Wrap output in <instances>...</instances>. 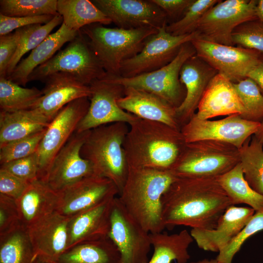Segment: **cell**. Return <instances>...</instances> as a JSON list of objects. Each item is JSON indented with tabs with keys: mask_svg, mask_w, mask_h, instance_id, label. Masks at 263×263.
<instances>
[{
	"mask_svg": "<svg viewBox=\"0 0 263 263\" xmlns=\"http://www.w3.org/2000/svg\"><path fill=\"white\" fill-rule=\"evenodd\" d=\"M219 0H193L182 18L167 24V32L173 36H182L196 32L198 24L205 13Z\"/></svg>",
	"mask_w": 263,
	"mask_h": 263,
	"instance_id": "38",
	"label": "cell"
},
{
	"mask_svg": "<svg viewBox=\"0 0 263 263\" xmlns=\"http://www.w3.org/2000/svg\"><path fill=\"white\" fill-rule=\"evenodd\" d=\"M233 206L218 177H177L161 198V216L165 228L183 225L211 230Z\"/></svg>",
	"mask_w": 263,
	"mask_h": 263,
	"instance_id": "1",
	"label": "cell"
},
{
	"mask_svg": "<svg viewBox=\"0 0 263 263\" xmlns=\"http://www.w3.org/2000/svg\"><path fill=\"white\" fill-rule=\"evenodd\" d=\"M255 211L250 207L231 206L221 217L214 229L192 228L190 233L200 249L219 252L245 226Z\"/></svg>",
	"mask_w": 263,
	"mask_h": 263,
	"instance_id": "22",
	"label": "cell"
},
{
	"mask_svg": "<svg viewBox=\"0 0 263 263\" xmlns=\"http://www.w3.org/2000/svg\"><path fill=\"white\" fill-rule=\"evenodd\" d=\"M254 135L259 141L263 143V120L260 122V126Z\"/></svg>",
	"mask_w": 263,
	"mask_h": 263,
	"instance_id": "51",
	"label": "cell"
},
{
	"mask_svg": "<svg viewBox=\"0 0 263 263\" xmlns=\"http://www.w3.org/2000/svg\"><path fill=\"white\" fill-rule=\"evenodd\" d=\"M29 183L38 179V161L37 152L27 157L0 164V168Z\"/></svg>",
	"mask_w": 263,
	"mask_h": 263,
	"instance_id": "43",
	"label": "cell"
},
{
	"mask_svg": "<svg viewBox=\"0 0 263 263\" xmlns=\"http://www.w3.org/2000/svg\"><path fill=\"white\" fill-rule=\"evenodd\" d=\"M35 260L27 227L23 225L0 236V263H33Z\"/></svg>",
	"mask_w": 263,
	"mask_h": 263,
	"instance_id": "33",
	"label": "cell"
},
{
	"mask_svg": "<svg viewBox=\"0 0 263 263\" xmlns=\"http://www.w3.org/2000/svg\"><path fill=\"white\" fill-rule=\"evenodd\" d=\"M127 123L116 122L90 130L81 149V156L93 166L96 175L111 180L121 192L129 166L123 144L129 131Z\"/></svg>",
	"mask_w": 263,
	"mask_h": 263,
	"instance_id": "4",
	"label": "cell"
},
{
	"mask_svg": "<svg viewBox=\"0 0 263 263\" xmlns=\"http://www.w3.org/2000/svg\"><path fill=\"white\" fill-rule=\"evenodd\" d=\"M42 94V91L36 87L23 88L6 77H0V111L32 109Z\"/></svg>",
	"mask_w": 263,
	"mask_h": 263,
	"instance_id": "35",
	"label": "cell"
},
{
	"mask_svg": "<svg viewBox=\"0 0 263 263\" xmlns=\"http://www.w3.org/2000/svg\"><path fill=\"white\" fill-rule=\"evenodd\" d=\"M240 162L239 149L233 145L202 140L186 143L170 170L177 177H219Z\"/></svg>",
	"mask_w": 263,
	"mask_h": 263,
	"instance_id": "6",
	"label": "cell"
},
{
	"mask_svg": "<svg viewBox=\"0 0 263 263\" xmlns=\"http://www.w3.org/2000/svg\"><path fill=\"white\" fill-rule=\"evenodd\" d=\"M117 27L158 29L167 25L165 13L151 0H93Z\"/></svg>",
	"mask_w": 263,
	"mask_h": 263,
	"instance_id": "17",
	"label": "cell"
},
{
	"mask_svg": "<svg viewBox=\"0 0 263 263\" xmlns=\"http://www.w3.org/2000/svg\"><path fill=\"white\" fill-rule=\"evenodd\" d=\"M60 201L59 193L45 182L37 179L29 184L16 201L21 223L26 227L56 211Z\"/></svg>",
	"mask_w": 263,
	"mask_h": 263,
	"instance_id": "27",
	"label": "cell"
},
{
	"mask_svg": "<svg viewBox=\"0 0 263 263\" xmlns=\"http://www.w3.org/2000/svg\"><path fill=\"white\" fill-rule=\"evenodd\" d=\"M188 263H219L216 259H204L195 262H191Z\"/></svg>",
	"mask_w": 263,
	"mask_h": 263,
	"instance_id": "52",
	"label": "cell"
},
{
	"mask_svg": "<svg viewBox=\"0 0 263 263\" xmlns=\"http://www.w3.org/2000/svg\"><path fill=\"white\" fill-rule=\"evenodd\" d=\"M30 183L0 169V193L17 201Z\"/></svg>",
	"mask_w": 263,
	"mask_h": 263,
	"instance_id": "47",
	"label": "cell"
},
{
	"mask_svg": "<svg viewBox=\"0 0 263 263\" xmlns=\"http://www.w3.org/2000/svg\"><path fill=\"white\" fill-rule=\"evenodd\" d=\"M123 144L129 167L170 170L186 143L181 130L138 118Z\"/></svg>",
	"mask_w": 263,
	"mask_h": 263,
	"instance_id": "2",
	"label": "cell"
},
{
	"mask_svg": "<svg viewBox=\"0 0 263 263\" xmlns=\"http://www.w3.org/2000/svg\"><path fill=\"white\" fill-rule=\"evenodd\" d=\"M196 55L233 83L245 77L261 60L258 52L196 38L191 41Z\"/></svg>",
	"mask_w": 263,
	"mask_h": 263,
	"instance_id": "13",
	"label": "cell"
},
{
	"mask_svg": "<svg viewBox=\"0 0 263 263\" xmlns=\"http://www.w3.org/2000/svg\"><path fill=\"white\" fill-rule=\"evenodd\" d=\"M54 16L45 15L33 17H9L0 14V36L27 26L46 24Z\"/></svg>",
	"mask_w": 263,
	"mask_h": 263,
	"instance_id": "45",
	"label": "cell"
},
{
	"mask_svg": "<svg viewBox=\"0 0 263 263\" xmlns=\"http://www.w3.org/2000/svg\"><path fill=\"white\" fill-rule=\"evenodd\" d=\"M57 0H0V14L9 17H33L58 14Z\"/></svg>",
	"mask_w": 263,
	"mask_h": 263,
	"instance_id": "37",
	"label": "cell"
},
{
	"mask_svg": "<svg viewBox=\"0 0 263 263\" xmlns=\"http://www.w3.org/2000/svg\"><path fill=\"white\" fill-rule=\"evenodd\" d=\"M59 193L60 201L56 211L71 217L116 197L119 191L110 179L94 175L80 180Z\"/></svg>",
	"mask_w": 263,
	"mask_h": 263,
	"instance_id": "18",
	"label": "cell"
},
{
	"mask_svg": "<svg viewBox=\"0 0 263 263\" xmlns=\"http://www.w3.org/2000/svg\"><path fill=\"white\" fill-rule=\"evenodd\" d=\"M79 32L69 29L62 22L56 31L48 36L28 56L20 60L7 78L25 86L28 82L29 75L36 68L50 59L63 45L73 40Z\"/></svg>",
	"mask_w": 263,
	"mask_h": 263,
	"instance_id": "26",
	"label": "cell"
},
{
	"mask_svg": "<svg viewBox=\"0 0 263 263\" xmlns=\"http://www.w3.org/2000/svg\"><path fill=\"white\" fill-rule=\"evenodd\" d=\"M62 22L63 18L58 14L46 24H34L23 27L17 51L8 65L6 78L10 76L25 54L36 48L51 34L53 29L58 25H61Z\"/></svg>",
	"mask_w": 263,
	"mask_h": 263,
	"instance_id": "36",
	"label": "cell"
},
{
	"mask_svg": "<svg viewBox=\"0 0 263 263\" xmlns=\"http://www.w3.org/2000/svg\"><path fill=\"white\" fill-rule=\"evenodd\" d=\"M115 197L69 217L67 249L79 244L108 237L111 210Z\"/></svg>",
	"mask_w": 263,
	"mask_h": 263,
	"instance_id": "24",
	"label": "cell"
},
{
	"mask_svg": "<svg viewBox=\"0 0 263 263\" xmlns=\"http://www.w3.org/2000/svg\"><path fill=\"white\" fill-rule=\"evenodd\" d=\"M232 205L245 204L255 211H263V195L254 190L245 180L240 162L218 177Z\"/></svg>",
	"mask_w": 263,
	"mask_h": 263,
	"instance_id": "32",
	"label": "cell"
},
{
	"mask_svg": "<svg viewBox=\"0 0 263 263\" xmlns=\"http://www.w3.org/2000/svg\"><path fill=\"white\" fill-rule=\"evenodd\" d=\"M90 131L75 132L54 158L42 181L55 191L60 192L84 178L96 175L92 163L80 154Z\"/></svg>",
	"mask_w": 263,
	"mask_h": 263,
	"instance_id": "16",
	"label": "cell"
},
{
	"mask_svg": "<svg viewBox=\"0 0 263 263\" xmlns=\"http://www.w3.org/2000/svg\"><path fill=\"white\" fill-rule=\"evenodd\" d=\"M217 74L216 70L196 55L184 63L179 77L185 88L186 96L182 103L175 109L181 128L195 114L206 88Z\"/></svg>",
	"mask_w": 263,
	"mask_h": 263,
	"instance_id": "21",
	"label": "cell"
},
{
	"mask_svg": "<svg viewBox=\"0 0 263 263\" xmlns=\"http://www.w3.org/2000/svg\"><path fill=\"white\" fill-rule=\"evenodd\" d=\"M263 230V211H256L245 226L225 247L216 257L219 263H232L235 255L244 242L255 233Z\"/></svg>",
	"mask_w": 263,
	"mask_h": 263,
	"instance_id": "41",
	"label": "cell"
},
{
	"mask_svg": "<svg viewBox=\"0 0 263 263\" xmlns=\"http://www.w3.org/2000/svg\"><path fill=\"white\" fill-rule=\"evenodd\" d=\"M233 83L246 111L242 118L261 122L263 120V94L258 86L249 77Z\"/></svg>",
	"mask_w": 263,
	"mask_h": 263,
	"instance_id": "39",
	"label": "cell"
},
{
	"mask_svg": "<svg viewBox=\"0 0 263 263\" xmlns=\"http://www.w3.org/2000/svg\"><path fill=\"white\" fill-rule=\"evenodd\" d=\"M166 14L167 18H176L183 15L193 0H151Z\"/></svg>",
	"mask_w": 263,
	"mask_h": 263,
	"instance_id": "48",
	"label": "cell"
},
{
	"mask_svg": "<svg viewBox=\"0 0 263 263\" xmlns=\"http://www.w3.org/2000/svg\"><path fill=\"white\" fill-rule=\"evenodd\" d=\"M45 86L41 97L32 109L51 122L58 112L72 101L90 97V86L81 82L74 75L65 72L54 73L43 81Z\"/></svg>",
	"mask_w": 263,
	"mask_h": 263,
	"instance_id": "20",
	"label": "cell"
},
{
	"mask_svg": "<svg viewBox=\"0 0 263 263\" xmlns=\"http://www.w3.org/2000/svg\"><path fill=\"white\" fill-rule=\"evenodd\" d=\"M150 239L153 253L148 263H187L190 259L188 248L194 240L187 230L171 234L150 233Z\"/></svg>",
	"mask_w": 263,
	"mask_h": 263,
	"instance_id": "29",
	"label": "cell"
},
{
	"mask_svg": "<svg viewBox=\"0 0 263 263\" xmlns=\"http://www.w3.org/2000/svg\"><path fill=\"white\" fill-rule=\"evenodd\" d=\"M246 77L253 80L263 94V60H262L248 73Z\"/></svg>",
	"mask_w": 263,
	"mask_h": 263,
	"instance_id": "49",
	"label": "cell"
},
{
	"mask_svg": "<svg viewBox=\"0 0 263 263\" xmlns=\"http://www.w3.org/2000/svg\"><path fill=\"white\" fill-rule=\"evenodd\" d=\"M108 237L117 247L121 263H148L150 233L132 217L116 197L113 203Z\"/></svg>",
	"mask_w": 263,
	"mask_h": 263,
	"instance_id": "12",
	"label": "cell"
},
{
	"mask_svg": "<svg viewBox=\"0 0 263 263\" xmlns=\"http://www.w3.org/2000/svg\"><path fill=\"white\" fill-rule=\"evenodd\" d=\"M256 12L257 18L263 20V0H258Z\"/></svg>",
	"mask_w": 263,
	"mask_h": 263,
	"instance_id": "50",
	"label": "cell"
},
{
	"mask_svg": "<svg viewBox=\"0 0 263 263\" xmlns=\"http://www.w3.org/2000/svg\"><path fill=\"white\" fill-rule=\"evenodd\" d=\"M57 12L66 27L75 31L94 23L109 25L112 22L89 0H57Z\"/></svg>",
	"mask_w": 263,
	"mask_h": 263,
	"instance_id": "31",
	"label": "cell"
},
{
	"mask_svg": "<svg viewBox=\"0 0 263 263\" xmlns=\"http://www.w3.org/2000/svg\"><path fill=\"white\" fill-rule=\"evenodd\" d=\"M197 110L193 116L202 120L233 114L243 117L246 113L233 82L219 73L208 84Z\"/></svg>",
	"mask_w": 263,
	"mask_h": 263,
	"instance_id": "23",
	"label": "cell"
},
{
	"mask_svg": "<svg viewBox=\"0 0 263 263\" xmlns=\"http://www.w3.org/2000/svg\"><path fill=\"white\" fill-rule=\"evenodd\" d=\"M46 130L0 147V163L19 159L37 152Z\"/></svg>",
	"mask_w": 263,
	"mask_h": 263,
	"instance_id": "42",
	"label": "cell"
},
{
	"mask_svg": "<svg viewBox=\"0 0 263 263\" xmlns=\"http://www.w3.org/2000/svg\"><path fill=\"white\" fill-rule=\"evenodd\" d=\"M195 55V49L188 42L182 46L171 62L161 68L131 77L106 75L103 78L124 87H131L154 94L177 108L186 96L185 88L180 81L181 68Z\"/></svg>",
	"mask_w": 263,
	"mask_h": 263,
	"instance_id": "7",
	"label": "cell"
},
{
	"mask_svg": "<svg viewBox=\"0 0 263 263\" xmlns=\"http://www.w3.org/2000/svg\"><path fill=\"white\" fill-rule=\"evenodd\" d=\"M232 44L254 50L263 56V20H248L238 25L232 33Z\"/></svg>",
	"mask_w": 263,
	"mask_h": 263,
	"instance_id": "40",
	"label": "cell"
},
{
	"mask_svg": "<svg viewBox=\"0 0 263 263\" xmlns=\"http://www.w3.org/2000/svg\"><path fill=\"white\" fill-rule=\"evenodd\" d=\"M89 86L91 90L89 108L75 132H83L116 122L130 125L138 118L122 109L117 104V100L124 96L123 86L104 78L94 81Z\"/></svg>",
	"mask_w": 263,
	"mask_h": 263,
	"instance_id": "15",
	"label": "cell"
},
{
	"mask_svg": "<svg viewBox=\"0 0 263 263\" xmlns=\"http://www.w3.org/2000/svg\"><path fill=\"white\" fill-rule=\"evenodd\" d=\"M158 29L145 27L124 29L94 23L80 31L107 75L119 76L121 64L142 49L147 39Z\"/></svg>",
	"mask_w": 263,
	"mask_h": 263,
	"instance_id": "5",
	"label": "cell"
},
{
	"mask_svg": "<svg viewBox=\"0 0 263 263\" xmlns=\"http://www.w3.org/2000/svg\"><path fill=\"white\" fill-rule=\"evenodd\" d=\"M167 25L146 40L141 51L123 61L119 76L131 77L150 72L167 65L178 54L182 46L198 37L196 32L182 36H173L167 32Z\"/></svg>",
	"mask_w": 263,
	"mask_h": 263,
	"instance_id": "10",
	"label": "cell"
},
{
	"mask_svg": "<svg viewBox=\"0 0 263 263\" xmlns=\"http://www.w3.org/2000/svg\"><path fill=\"white\" fill-rule=\"evenodd\" d=\"M22 32L21 28L0 36V77L6 78L8 65L17 51Z\"/></svg>",
	"mask_w": 263,
	"mask_h": 263,
	"instance_id": "46",
	"label": "cell"
},
{
	"mask_svg": "<svg viewBox=\"0 0 263 263\" xmlns=\"http://www.w3.org/2000/svg\"><path fill=\"white\" fill-rule=\"evenodd\" d=\"M257 0H226L210 8L200 21L197 38L226 45H233L232 33L241 23L258 19Z\"/></svg>",
	"mask_w": 263,
	"mask_h": 263,
	"instance_id": "9",
	"label": "cell"
},
{
	"mask_svg": "<svg viewBox=\"0 0 263 263\" xmlns=\"http://www.w3.org/2000/svg\"><path fill=\"white\" fill-rule=\"evenodd\" d=\"M239 150L245 180L254 190L263 195V143L253 135Z\"/></svg>",
	"mask_w": 263,
	"mask_h": 263,
	"instance_id": "34",
	"label": "cell"
},
{
	"mask_svg": "<svg viewBox=\"0 0 263 263\" xmlns=\"http://www.w3.org/2000/svg\"><path fill=\"white\" fill-rule=\"evenodd\" d=\"M21 224L16 201L0 193V236Z\"/></svg>",
	"mask_w": 263,
	"mask_h": 263,
	"instance_id": "44",
	"label": "cell"
},
{
	"mask_svg": "<svg viewBox=\"0 0 263 263\" xmlns=\"http://www.w3.org/2000/svg\"><path fill=\"white\" fill-rule=\"evenodd\" d=\"M176 177L171 170L129 167L118 197L132 217L150 233L165 228L161 216V198Z\"/></svg>",
	"mask_w": 263,
	"mask_h": 263,
	"instance_id": "3",
	"label": "cell"
},
{
	"mask_svg": "<svg viewBox=\"0 0 263 263\" xmlns=\"http://www.w3.org/2000/svg\"><path fill=\"white\" fill-rule=\"evenodd\" d=\"M56 263H121L120 253L109 238L76 244L65 251Z\"/></svg>",
	"mask_w": 263,
	"mask_h": 263,
	"instance_id": "30",
	"label": "cell"
},
{
	"mask_svg": "<svg viewBox=\"0 0 263 263\" xmlns=\"http://www.w3.org/2000/svg\"><path fill=\"white\" fill-rule=\"evenodd\" d=\"M124 88V96L117 100L122 109L139 118L161 122L181 130L175 108L151 93L131 87Z\"/></svg>",
	"mask_w": 263,
	"mask_h": 263,
	"instance_id": "25",
	"label": "cell"
},
{
	"mask_svg": "<svg viewBox=\"0 0 263 263\" xmlns=\"http://www.w3.org/2000/svg\"><path fill=\"white\" fill-rule=\"evenodd\" d=\"M57 72L70 73L88 86L107 75L80 31L64 49L36 68L29 75L28 81L43 82L48 76Z\"/></svg>",
	"mask_w": 263,
	"mask_h": 263,
	"instance_id": "8",
	"label": "cell"
},
{
	"mask_svg": "<svg viewBox=\"0 0 263 263\" xmlns=\"http://www.w3.org/2000/svg\"><path fill=\"white\" fill-rule=\"evenodd\" d=\"M89 106V97L77 99L63 107L51 121L37 151L38 179H43L54 158L75 132Z\"/></svg>",
	"mask_w": 263,
	"mask_h": 263,
	"instance_id": "11",
	"label": "cell"
},
{
	"mask_svg": "<svg viewBox=\"0 0 263 263\" xmlns=\"http://www.w3.org/2000/svg\"><path fill=\"white\" fill-rule=\"evenodd\" d=\"M50 121L33 109L0 112V147L47 129Z\"/></svg>",
	"mask_w": 263,
	"mask_h": 263,
	"instance_id": "28",
	"label": "cell"
},
{
	"mask_svg": "<svg viewBox=\"0 0 263 263\" xmlns=\"http://www.w3.org/2000/svg\"><path fill=\"white\" fill-rule=\"evenodd\" d=\"M262 59L263 60V56H262Z\"/></svg>",
	"mask_w": 263,
	"mask_h": 263,
	"instance_id": "54",
	"label": "cell"
},
{
	"mask_svg": "<svg viewBox=\"0 0 263 263\" xmlns=\"http://www.w3.org/2000/svg\"><path fill=\"white\" fill-rule=\"evenodd\" d=\"M33 263H45V262H44L43 261H42V260H41L40 259H38V258H37L35 261Z\"/></svg>",
	"mask_w": 263,
	"mask_h": 263,
	"instance_id": "53",
	"label": "cell"
},
{
	"mask_svg": "<svg viewBox=\"0 0 263 263\" xmlns=\"http://www.w3.org/2000/svg\"><path fill=\"white\" fill-rule=\"evenodd\" d=\"M69 220L56 211L27 227L36 259L56 263L67 250Z\"/></svg>",
	"mask_w": 263,
	"mask_h": 263,
	"instance_id": "19",
	"label": "cell"
},
{
	"mask_svg": "<svg viewBox=\"0 0 263 263\" xmlns=\"http://www.w3.org/2000/svg\"><path fill=\"white\" fill-rule=\"evenodd\" d=\"M260 122L233 114L218 120L199 119L193 116L181 128L186 143L202 140L227 143L241 148L245 141L258 131Z\"/></svg>",
	"mask_w": 263,
	"mask_h": 263,
	"instance_id": "14",
	"label": "cell"
}]
</instances>
